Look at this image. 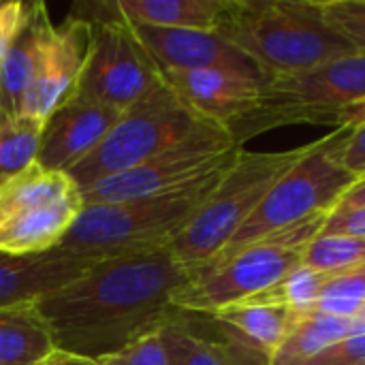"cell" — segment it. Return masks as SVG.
<instances>
[{"label": "cell", "mask_w": 365, "mask_h": 365, "mask_svg": "<svg viewBox=\"0 0 365 365\" xmlns=\"http://www.w3.org/2000/svg\"><path fill=\"white\" fill-rule=\"evenodd\" d=\"M51 26L53 24L47 13V6L43 2H32L24 28L15 36L4 60L0 62V118L2 120H11L21 113L24 96L32 81L38 49Z\"/></svg>", "instance_id": "17"}, {"label": "cell", "mask_w": 365, "mask_h": 365, "mask_svg": "<svg viewBox=\"0 0 365 365\" xmlns=\"http://www.w3.org/2000/svg\"><path fill=\"white\" fill-rule=\"evenodd\" d=\"M83 207V192L68 173L34 163L0 186V255L56 250Z\"/></svg>", "instance_id": "9"}, {"label": "cell", "mask_w": 365, "mask_h": 365, "mask_svg": "<svg viewBox=\"0 0 365 365\" xmlns=\"http://www.w3.org/2000/svg\"><path fill=\"white\" fill-rule=\"evenodd\" d=\"M205 120L165 79L156 90L124 109L103 143L68 175L83 190L133 169L199 130Z\"/></svg>", "instance_id": "8"}, {"label": "cell", "mask_w": 365, "mask_h": 365, "mask_svg": "<svg viewBox=\"0 0 365 365\" xmlns=\"http://www.w3.org/2000/svg\"><path fill=\"white\" fill-rule=\"evenodd\" d=\"M361 317H364V319H365V308H364V314H361Z\"/></svg>", "instance_id": "36"}, {"label": "cell", "mask_w": 365, "mask_h": 365, "mask_svg": "<svg viewBox=\"0 0 365 365\" xmlns=\"http://www.w3.org/2000/svg\"><path fill=\"white\" fill-rule=\"evenodd\" d=\"M115 9L133 24L218 30L229 0H118Z\"/></svg>", "instance_id": "20"}, {"label": "cell", "mask_w": 365, "mask_h": 365, "mask_svg": "<svg viewBox=\"0 0 365 365\" xmlns=\"http://www.w3.org/2000/svg\"><path fill=\"white\" fill-rule=\"evenodd\" d=\"M365 319H338L327 314H306L295 321L291 331L284 336L280 346L272 353L269 365H302L312 359L331 344L353 336L364 334Z\"/></svg>", "instance_id": "21"}, {"label": "cell", "mask_w": 365, "mask_h": 365, "mask_svg": "<svg viewBox=\"0 0 365 365\" xmlns=\"http://www.w3.org/2000/svg\"><path fill=\"white\" fill-rule=\"evenodd\" d=\"M207 319L218 323L220 329H225L242 344L272 357V353L280 346V342L299 317L280 304L252 297L237 306L225 308Z\"/></svg>", "instance_id": "18"}, {"label": "cell", "mask_w": 365, "mask_h": 365, "mask_svg": "<svg viewBox=\"0 0 365 365\" xmlns=\"http://www.w3.org/2000/svg\"><path fill=\"white\" fill-rule=\"evenodd\" d=\"M165 79L205 120L229 128L257 109L263 94V79L229 71H167Z\"/></svg>", "instance_id": "15"}, {"label": "cell", "mask_w": 365, "mask_h": 365, "mask_svg": "<svg viewBox=\"0 0 365 365\" xmlns=\"http://www.w3.org/2000/svg\"><path fill=\"white\" fill-rule=\"evenodd\" d=\"M45 122L15 115L0 122V186L36 163Z\"/></svg>", "instance_id": "23"}, {"label": "cell", "mask_w": 365, "mask_h": 365, "mask_svg": "<svg viewBox=\"0 0 365 365\" xmlns=\"http://www.w3.org/2000/svg\"><path fill=\"white\" fill-rule=\"evenodd\" d=\"M361 101H365V56L353 53L310 71L267 79L257 109L227 130L242 148L257 135L282 126H338L340 111Z\"/></svg>", "instance_id": "7"}, {"label": "cell", "mask_w": 365, "mask_h": 365, "mask_svg": "<svg viewBox=\"0 0 365 365\" xmlns=\"http://www.w3.org/2000/svg\"><path fill=\"white\" fill-rule=\"evenodd\" d=\"M329 212L304 218L248 244L227 261L203 269L178 291L173 306L184 314L212 317L225 308L272 291L302 263L306 246L323 231Z\"/></svg>", "instance_id": "5"}, {"label": "cell", "mask_w": 365, "mask_h": 365, "mask_svg": "<svg viewBox=\"0 0 365 365\" xmlns=\"http://www.w3.org/2000/svg\"><path fill=\"white\" fill-rule=\"evenodd\" d=\"M351 130L353 126H340L334 133L308 143L306 154L274 184L261 205L207 267L227 261L248 244L282 231L304 218L329 212L338 199L361 180L346 171L340 163V152L349 141Z\"/></svg>", "instance_id": "6"}, {"label": "cell", "mask_w": 365, "mask_h": 365, "mask_svg": "<svg viewBox=\"0 0 365 365\" xmlns=\"http://www.w3.org/2000/svg\"><path fill=\"white\" fill-rule=\"evenodd\" d=\"M359 365H365V364H359Z\"/></svg>", "instance_id": "38"}, {"label": "cell", "mask_w": 365, "mask_h": 365, "mask_svg": "<svg viewBox=\"0 0 365 365\" xmlns=\"http://www.w3.org/2000/svg\"><path fill=\"white\" fill-rule=\"evenodd\" d=\"M306 150L308 143L282 152H246L242 148L199 214L169 246L175 259L195 276L207 267Z\"/></svg>", "instance_id": "4"}, {"label": "cell", "mask_w": 365, "mask_h": 365, "mask_svg": "<svg viewBox=\"0 0 365 365\" xmlns=\"http://www.w3.org/2000/svg\"><path fill=\"white\" fill-rule=\"evenodd\" d=\"M120 113L105 105L68 101L45 122L36 165L71 173L103 143Z\"/></svg>", "instance_id": "14"}, {"label": "cell", "mask_w": 365, "mask_h": 365, "mask_svg": "<svg viewBox=\"0 0 365 365\" xmlns=\"http://www.w3.org/2000/svg\"><path fill=\"white\" fill-rule=\"evenodd\" d=\"M319 6L327 24L365 56V0H327Z\"/></svg>", "instance_id": "27"}, {"label": "cell", "mask_w": 365, "mask_h": 365, "mask_svg": "<svg viewBox=\"0 0 365 365\" xmlns=\"http://www.w3.org/2000/svg\"><path fill=\"white\" fill-rule=\"evenodd\" d=\"M321 233H342L365 237V205L349 210H331Z\"/></svg>", "instance_id": "31"}, {"label": "cell", "mask_w": 365, "mask_h": 365, "mask_svg": "<svg viewBox=\"0 0 365 365\" xmlns=\"http://www.w3.org/2000/svg\"><path fill=\"white\" fill-rule=\"evenodd\" d=\"M216 32L252 60L263 81L357 53L319 2L306 0H229Z\"/></svg>", "instance_id": "2"}, {"label": "cell", "mask_w": 365, "mask_h": 365, "mask_svg": "<svg viewBox=\"0 0 365 365\" xmlns=\"http://www.w3.org/2000/svg\"><path fill=\"white\" fill-rule=\"evenodd\" d=\"M364 122L365 101H361V103H355V105L346 107L344 111H340V115H338V126H336V128H340V126H359V124H364Z\"/></svg>", "instance_id": "35"}, {"label": "cell", "mask_w": 365, "mask_h": 365, "mask_svg": "<svg viewBox=\"0 0 365 365\" xmlns=\"http://www.w3.org/2000/svg\"><path fill=\"white\" fill-rule=\"evenodd\" d=\"M28 13H30V4H26V2L13 0V2L0 4V62L4 60L15 36L24 28Z\"/></svg>", "instance_id": "30"}, {"label": "cell", "mask_w": 365, "mask_h": 365, "mask_svg": "<svg viewBox=\"0 0 365 365\" xmlns=\"http://www.w3.org/2000/svg\"><path fill=\"white\" fill-rule=\"evenodd\" d=\"M240 150L242 148L235 145L225 126L207 122L184 141L167 148L145 163L101 180L92 188L83 190V203L109 205L178 190L229 165Z\"/></svg>", "instance_id": "11"}, {"label": "cell", "mask_w": 365, "mask_h": 365, "mask_svg": "<svg viewBox=\"0 0 365 365\" xmlns=\"http://www.w3.org/2000/svg\"><path fill=\"white\" fill-rule=\"evenodd\" d=\"M90 47V19L66 17L51 26L36 56L32 81L24 96L21 113L47 122L53 111L73 101Z\"/></svg>", "instance_id": "12"}, {"label": "cell", "mask_w": 365, "mask_h": 365, "mask_svg": "<svg viewBox=\"0 0 365 365\" xmlns=\"http://www.w3.org/2000/svg\"><path fill=\"white\" fill-rule=\"evenodd\" d=\"M365 205V178H361L355 186H351L331 210H349V207H361Z\"/></svg>", "instance_id": "34"}, {"label": "cell", "mask_w": 365, "mask_h": 365, "mask_svg": "<svg viewBox=\"0 0 365 365\" xmlns=\"http://www.w3.org/2000/svg\"><path fill=\"white\" fill-rule=\"evenodd\" d=\"M302 263L329 276L365 267V237L319 233L306 246Z\"/></svg>", "instance_id": "24"}, {"label": "cell", "mask_w": 365, "mask_h": 365, "mask_svg": "<svg viewBox=\"0 0 365 365\" xmlns=\"http://www.w3.org/2000/svg\"><path fill=\"white\" fill-rule=\"evenodd\" d=\"M133 24V21H130ZM133 30L156 64L167 71H229L263 79L259 68L216 30L160 28L133 24Z\"/></svg>", "instance_id": "13"}, {"label": "cell", "mask_w": 365, "mask_h": 365, "mask_svg": "<svg viewBox=\"0 0 365 365\" xmlns=\"http://www.w3.org/2000/svg\"><path fill=\"white\" fill-rule=\"evenodd\" d=\"M229 165L158 197L86 205L58 250L88 261H103L169 248L199 214Z\"/></svg>", "instance_id": "3"}, {"label": "cell", "mask_w": 365, "mask_h": 365, "mask_svg": "<svg viewBox=\"0 0 365 365\" xmlns=\"http://www.w3.org/2000/svg\"><path fill=\"white\" fill-rule=\"evenodd\" d=\"M38 365H101V361L94 359V357H88V355H79V353H73V351H64V349L53 346L38 361Z\"/></svg>", "instance_id": "33"}, {"label": "cell", "mask_w": 365, "mask_h": 365, "mask_svg": "<svg viewBox=\"0 0 365 365\" xmlns=\"http://www.w3.org/2000/svg\"><path fill=\"white\" fill-rule=\"evenodd\" d=\"M98 361L101 365H169V351L163 329L143 336L137 342L101 357Z\"/></svg>", "instance_id": "28"}, {"label": "cell", "mask_w": 365, "mask_h": 365, "mask_svg": "<svg viewBox=\"0 0 365 365\" xmlns=\"http://www.w3.org/2000/svg\"><path fill=\"white\" fill-rule=\"evenodd\" d=\"M53 349L34 302L0 308V365H38Z\"/></svg>", "instance_id": "22"}, {"label": "cell", "mask_w": 365, "mask_h": 365, "mask_svg": "<svg viewBox=\"0 0 365 365\" xmlns=\"http://www.w3.org/2000/svg\"><path fill=\"white\" fill-rule=\"evenodd\" d=\"M0 122H2V118H0Z\"/></svg>", "instance_id": "37"}, {"label": "cell", "mask_w": 365, "mask_h": 365, "mask_svg": "<svg viewBox=\"0 0 365 365\" xmlns=\"http://www.w3.org/2000/svg\"><path fill=\"white\" fill-rule=\"evenodd\" d=\"M340 163L346 171L355 173L357 178H365V122L353 126L351 137L340 152Z\"/></svg>", "instance_id": "32"}, {"label": "cell", "mask_w": 365, "mask_h": 365, "mask_svg": "<svg viewBox=\"0 0 365 365\" xmlns=\"http://www.w3.org/2000/svg\"><path fill=\"white\" fill-rule=\"evenodd\" d=\"M329 278H331L329 274H321V272L299 263L297 267H293L287 274V278L278 287H274L272 291L261 293L257 297L263 302L280 304L297 317H306V314L317 312L319 297Z\"/></svg>", "instance_id": "25"}, {"label": "cell", "mask_w": 365, "mask_h": 365, "mask_svg": "<svg viewBox=\"0 0 365 365\" xmlns=\"http://www.w3.org/2000/svg\"><path fill=\"white\" fill-rule=\"evenodd\" d=\"M182 314L163 329L169 365H269V357L227 334L225 342L197 336Z\"/></svg>", "instance_id": "19"}, {"label": "cell", "mask_w": 365, "mask_h": 365, "mask_svg": "<svg viewBox=\"0 0 365 365\" xmlns=\"http://www.w3.org/2000/svg\"><path fill=\"white\" fill-rule=\"evenodd\" d=\"M192 278L171 248L124 255L96 261L34 306L53 346L101 359L178 321L173 297Z\"/></svg>", "instance_id": "1"}, {"label": "cell", "mask_w": 365, "mask_h": 365, "mask_svg": "<svg viewBox=\"0 0 365 365\" xmlns=\"http://www.w3.org/2000/svg\"><path fill=\"white\" fill-rule=\"evenodd\" d=\"M94 263L58 248L36 257L0 255V308L36 302L41 295L73 282Z\"/></svg>", "instance_id": "16"}, {"label": "cell", "mask_w": 365, "mask_h": 365, "mask_svg": "<svg viewBox=\"0 0 365 365\" xmlns=\"http://www.w3.org/2000/svg\"><path fill=\"white\" fill-rule=\"evenodd\" d=\"M365 364V331L353 334L329 349L321 351L312 359L304 361L302 365H359Z\"/></svg>", "instance_id": "29"}, {"label": "cell", "mask_w": 365, "mask_h": 365, "mask_svg": "<svg viewBox=\"0 0 365 365\" xmlns=\"http://www.w3.org/2000/svg\"><path fill=\"white\" fill-rule=\"evenodd\" d=\"M113 15L90 19V47L73 101L128 109L165 81L163 68L137 38L133 24Z\"/></svg>", "instance_id": "10"}, {"label": "cell", "mask_w": 365, "mask_h": 365, "mask_svg": "<svg viewBox=\"0 0 365 365\" xmlns=\"http://www.w3.org/2000/svg\"><path fill=\"white\" fill-rule=\"evenodd\" d=\"M365 308V267L336 274L327 280L317 312L338 319H359Z\"/></svg>", "instance_id": "26"}]
</instances>
